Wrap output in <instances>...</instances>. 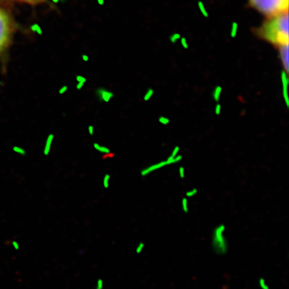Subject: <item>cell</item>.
Returning <instances> with one entry per match:
<instances>
[{"instance_id":"cell-4","label":"cell","mask_w":289,"mask_h":289,"mask_svg":"<svg viewBox=\"0 0 289 289\" xmlns=\"http://www.w3.org/2000/svg\"><path fill=\"white\" fill-rule=\"evenodd\" d=\"M277 48L284 71L287 74L289 72V44L280 46Z\"/></svg>"},{"instance_id":"cell-8","label":"cell","mask_w":289,"mask_h":289,"mask_svg":"<svg viewBox=\"0 0 289 289\" xmlns=\"http://www.w3.org/2000/svg\"><path fill=\"white\" fill-rule=\"evenodd\" d=\"M222 88L220 86H217L215 87V89H214V91H213L212 93V96L214 98V100L216 101V102H219L220 100V97H221V94H222Z\"/></svg>"},{"instance_id":"cell-18","label":"cell","mask_w":289,"mask_h":289,"mask_svg":"<svg viewBox=\"0 0 289 289\" xmlns=\"http://www.w3.org/2000/svg\"><path fill=\"white\" fill-rule=\"evenodd\" d=\"M52 137H53V136L52 135V136L49 137V138H48V142H47V146H45V153H48V150H49V149H50V145H51V143H52Z\"/></svg>"},{"instance_id":"cell-25","label":"cell","mask_w":289,"mask_h":289,"mask_svg":"<svg viewBox=\"0 0 289 289\" xmlns=\"http://www.w3.org/2000/svg\"><path fill=\"white\" fill-rule=\"evenodd\" d=\"M14 151H16V152H20V153H22V154H24V151L23 150V149H17L16 147H15V148H14Z\"/></svg>"},{"instance_id":"cell-13","label":"cell","mask_w":289,"mask_h":289,"mask_svg":"<svg viewBox=\"0 0 289 289\" xmlns=\"http://www.w3.org/2000/svg\"><path fill=\"white\" fill-rule=\"evenodd\" d=\"M182 209L184 210V212L187 213L188 212V200H187V198H184L182 199Z\"/></svg>"},{"instance_id":"cell-16","label":"cell","mask_w":289,"mask_h":289,"mask_svg":"<svg viewBox=\"0 0 289 289\" xmlns=\"http://www.w3.org/2000/svg\"><path fill=\"white\" fill-rule=\"evenodd\" d=\"M109 179H110V176L108 174H106L104 177V180H103V184H104V187L105 188H108V186H109Z\"/></svg>"},{"instance_id":"cell-27","label":"cell","mask_w":289,"mask_h":289,"mask_svg":"<svg viewBox=\"0 0 289 289\" xmlns=\"http://www.w3.org/2000/svg\"><path fill=\"white\" fill-rule=\"evenodd\" d=\"M222 289H229V287H228V286H227V285H224V286L222 287Z\"/></svg>"},{"instance_id":"cell-22","label":"cell","mask_w":289,"mask_h":289,"mask_svg":"<svg viewBox=\"0 0 289 289\" xmlns=\"http://www.w3.org/2000/svg\"><path fill=\"white\" fill-rule=\"evenodd\" d=\"M11 244H12V247H14L15 250H19V244L16 241H12Z\"/></svg>"},{"instance_id":"cell-7","label":"cell","mask_w":289,"mask_h":289,"mask_svg":"<svg viewBox=\"0 0 289 289\" xmlns=\"http://www.w3.org/2000/svg\"><path fill=\"white\" fill-rule=\"evenodd\" d=\"M98 96H100V98L101 99V100L103 101H105V102H108V101H109L111 99L113 96V93H112V92L110 91H107V90H100V91H98Z\"/></svg>"},{"instance_id":"cell-23","label":"cell","mask_w":289,"mask_h":289,"mask_svg":"<svg viewBox=\"0 0 289 289\" xmlns=\"http://www.w3.org/2000/svg\"><path fill=\"white\" fill-rule=\"evenodd\" d=\"M143 247H144L143 243H140L139 247H137V253H140V252H141V250H142V248H143Z\"/></svg>"},{"instance_id":"cell-21","label":"cell","mask_w":289,"mask_h":289,"mask_svg":"<svg viewBox=\"0 0 289 289\" xmlns=\"http://www.w3.org/2000/svg\"><path fill=\"white\" fill-rule=\"evenodd\" d=\"M178 173H179L180 177H182V178H183V177H185V170H184V168H183V167H180V168H179V170H178Z\"/></svg>"},{"instance_id":"cell-11","label":"cell","mask_w":289,"mask_h":289,"mask_svg":"<svg viewBox=\"0 0 289 289\" xmlns=\"http://www.w3.org/2000/svg\"><path fill=\"white\" fill-rule=\"evenodd\" d=\"M94 146H95V148H96L97 150L100 151V152H102V153H108L110 152V150L106 148V147H104V146H99L98 144H95V145H94Z\"/></svg>"},{"instance_id":"cell-9","label":"cell","mask_w":289,"mask_h":289,"mask_svg":"<svg viewBox=\"0 0 289 289\" xmlns=\"http://www.w3.org/2000/svg\"><path fill=\"white\" fill-rule=\"evenodd\" d=\"M182 159V155H178L176 156L175 158H168L166 160H165V163H166V165H172V164H176V163L179 162H181Z\"/></svg>"},{"instance_id":"cell-15","label":"cell","mask_w":289,"mask_h":289,"mask_svg":"<svg viewBox=\"0 0 289 289\" xmlns=\"http://www.w3.org/2000/svg\"><path fill=\"white\" fill-rule=\"evenodd\" d=\"M197 193H198L197 189L193 188V189L190 190H188V191L186 193V195H187V197H188V198H191V197H193L194 195H196Z\"/></svg>"},{"instance_id":"cell-20","label":"cell","mask_w":289,"mask_h":289,"mask_svg":"<svg viewBox=\"0 0 289 289\" xmlns=\"http://www.w3.org/2000/svg\"><path fill=\"white\" fill-rule=\"evenodd\" d=\"M103 281L101 280H98L97 283H96V289H103Z\"/></svg>"},{"instance_id":"cell-2","label":"cell","mask_w":289,"mask_h":289,"mask_svg":"<svg viewBox=\"0 0 289 289\" xmlns=\"http://www.w3.org/2000/svg\"><path fill=\"white\" fill-rule=\"evenodd\" d=\"M248 4L265 18H270L288 12L289 0H248Z\"/></svg>"},{"instance_id":"cell-24","label":"cell","mask_w":289,"mask_h":289,"mask_svg":"<svg viewBox=\"0 0 289 289\" xmlns=\"http://www.w3.org/2000/svg\"><path fill=\"white\" fill-rule=\"evenodd\" d=\"M264 283L265 282H264V280H260V285L262 286V287H263V289H268V287H267V286H265V284H264Z\"/></svg>"},{"instance_id":"cell-10","label":"cell","mask_w":289,"mask_h":289,"mask_svg":"<svg viewBox=\"0 0 289 289\" xmlns=\"http://www.w3.org/2000/svg\"><path fill=\"white\" fill-rule=\"evenodd\" d=\"M153 93H154V92H153V89H149L148 90L146 91V93H145V95H144V97H143L144 100H145V101H149V100H150L151 98H152Z\"/></svg>"},{"instance_id":"cell-17","label":"cell","mask_w":289,"mask_h":289,"mask_svg":"<svg viewBox=\"0 0 289 289\" xmlns=\"http://www.w3.org/2000/svg\"><path fill=\"white\" fill-rule=\"evenodd\" d=\"M221 111H222V106H221V105H220V104H218V103L217 105H216V106H215V114L217 115V116H219V115L221 114Z\"/></svg>"},{"instance_id":"cell-5","label":"cell","mask_w":289,"mask_h":289,"mask_svg":"<svg viewBox=\"0 0 289 289\" xmlns=\"http://www.w3.org/2000/svg\"><path fill=\"white\" fill-rule=\"evenodd\" d=\"M281 82H282V93L284 99L285 105L287 108L289 107V98L287 95V87H288V78L287 74L284 71L281 72Z\"/></svg>"},{"instance_id":"cell-14","label":"cell","mask_w":289,"mask_h":289,"mask_svg":"<svg viewBox=\"0 0 289 289\" xmlns=\"http://www.w3.org/2000/svg\"><path fill=\"white\" fill-rule=\"evenodd\" d=\"M158 121L160 122L162 124H163V125H166V124H168L169 123H170V119L165 117H159Z\"/></svg>"},{"instance_id":"cell-1","label":"cell","mask_w":289,"mask_h":289,"mask_svg":"<svg viewBox=\"0 0 289 289\" xmlns=\"http://www.w3.org/2000/svg\"><path fill=\"white\" fill-rule=\"evenodd\" d=\"M259 38L272 43L276 48L289 44L288 12L266 18L256 30Z\"/></svg>"},{"instance_id":"cell-12","label":"cell","mask_w":289,"mask_h":289,"mask_svg":"<svg viewBox=\"0 0 289 289\" xmlns=\"http://www.w3.org/2000/svg\"><path fill=\"white\" fill-rule=\"evenodd\" d=\"M179 151H180L179 146H175L174 148V149H173L172 153H171V154H170V157H169V158H175L176 156L178 155V153H179Z\"/></svg>"},{"instance_id":"cell-19","label":"cell","mask_w":289,"mask_h":289,"mask_svg":"<svg viewBox=\"0 0 289 289\" xmlns=\"http://www.w3.org/2000/svg\"><path fill=\"white\" fill-rule=\"evenodd\" d=\"M17 1H21V2H27V3H32V4H35V3H38V2H40L43 0H17Z\"/></svg>"},{"instance_id":"cell-6","label":"cell","mask_w":289,"mask_h":289,"mask_svg":"<svg viewBox=\"0 0 289 289\" xmlns=\"http://www.w3.org/2000/svg\"><path fill=\"white\" fill-rule=\"evenodd\" d=\"M166 165V163H165V161H162V162H160L156 163V164H153L152 165H149L148 167L145 168L144 170H142L141 171V176H143V177H146L147 175H149V174H151L153 171H156V170H159V169H162L164 166Z\"/></svg>"},{"instance_id":"cell-26","label":"cell","mask_w":289,"mask_h":289,"mask_svg":"<svg viewBox=\"0 0 289 289\" xmlns=\"http://www.w3.org/2000/svg\"><path fill=\"white\" fill-rule=\"evenodd\" d=\"M89 132H90V134H91V135H93V127H89Z\"/></svg>"},{"instance_id":"cell-3","label":"cell","mask_w":289,"mask_h":289,"mask_svg":"<svg viewBox=\"0 0 289 289\" xmlns=\"http://www.w3.org/2000/svg\"><path fill=\"white\" fill-rule=\"evenodd\" d=\"M13 32V24L7 12L0 8V54L9 46Z\"/></svg>"}]
</instances>
